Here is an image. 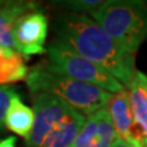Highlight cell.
Masks as SVG:
<instances>
[{"label":"cell","mask_w":147,"mask_h":147,"mask_svg":"<svg viewBox=\"0 0 147 147\" xmlns=\"http://www.w3.org/2000/svg\"><path fill=\"white\" fill-rule=\"evenodd\" d=\"M53 40L106 69L127 89L135 71L134 55L119 46L90 16L61 12L53 19Z\"/></svg>","instance_id":"cell-1"},{"label":"cell","mask_w":147,"mask_h":147,"mask_svg":"<svg viewBox=\"0 0 147 147\" xmlns=\"http://www.w3.org/2000/svg\"><path fill=\"white\" fill-rule=\"evenodd\" d=\"M35 121L25 147H71L86 117L51 95H33Z\"/></svg>","instance_id":"cell-2"},{"label":"cell","mask_w":147,"mask_h":147,"mask_svg":"<svg viewBox=\"0 0 147 147\" xmlns=\"http://www.w3.org/2000/svg\"><path fill=\"white\" fill-rule=\"evenodd\" d=\"M26 84L33 95L46 94L63 100L85 117L105 108L112 94L36 64L28 71Z\"/></svg>","instance_id":"cell-3"},{"label":"cell","mask_w":147,"mask_h":147,"mask_svg":"<svg viewBox=\"0 0 147 147\" xmlns=\"http://www.w3.org/2000/svg\"><path fill=\"white\" fill-rule=\"evenodd\" d=\"M89 14L119 46L132 55L147 39V3L144 1H104Z\"/></svg>","instance_id":"cell-4"},{"label":"cell","mask_w":147,"mask_h":147,"mask_svg":"<svg viewBox=\"0 0 147 147\" xmlns=\"http://www.w3.org/2000/svg\"><path fill=\"white\" fill-rule=\"evenodd\" d=\"M46 51L49 58V63L46 65L56 72L99 87L111 94L119 93L125 88L106 69L75 53L56 40L48 45Z\"/></svg>","instance_id":"cell-5"},{"label":"cell","mask_w":147,"mask_h":147,"mask_svg":"<svg viewBox=\"0 0 147 147\" xmlns=\"http://www.w3.org/2000/svg\"><path fill=\"white\" fill-rule=\"evenodd\" d=\"M48 18L42 7L28 11L16 20L12 30L13 48L25 59L46 53Z\"/></svg>","instance_id":"cell-6"},{"label":"cell","mask_w":147,"mask_h":147,"mask_svg":"<svg viewBox=\"0 0 147 147\" xmlns=\"http://www.w3.org/2000/svg\"><path fill=\"white\" fill-rule=\"evenodd\" d=\"M117 137L110 116L105 107L86 117L71 147H111Z\"/></svg>","instance_id":"cell-7"},{"label":"cell","mask_w":147,"mask_h":147,"mask_svg":"<svg viewBox=\"0 0 147 147\" xmlns=\"http://www.w3.org/2000/svg\"><path fill=\"white\" fill-rule=\"evenodd\" d=\"M130 93L133 127L138 130L137 138L143 141L147 138V75L135 70L130 85L127 87Z\"/></svg>","instance_id":"cell-8"},{"label":"cell","mask_w":147,"mask_h":147,"mask_svg":"<svg viewBox=\"0 0 147 147\" xmlns=\"http://www.w3.org/2000/svg\"><path fill=\"white\" fill-rule=\"evenodd\" d=\"M106 109L110 116L117 136L125 141L133 137V117L129 90L124 88L119 93L112 94L106 105Z\"/></svg>","instance_id":"cell-9"},{"label":"cell","mask_w":147,"mask_h":147,"mask_svg":"<svg viewBox=\"0 0 147 147\" xmlns=\"http://www.w3.org/2000/svg\"><path fill=\"white\" fill-rule=\"evenodd\" d=\"M39 7L42 5L34 1L7 0V3L0 9V44L14 49L12 30L16 20L28 11L35 10Z\"/></svg>","instance_id":"cell-10"},{"label":"cell","mask_w":147,"mask_h":147,"mask_svg":"<svg viewBox=\"0 0 147 147\" xmlns=\"http://www.w3.org/2000/svg\"><path fill=\"white\" fill-rule=\"evenodd\" d=\"M35 113L33 109L22 101L19 94H16L12 97L5 113V127L26 140L33 129Z\"/></svg>","instance_id":"cell-11"},{"label":"cell","mask_w":147,"mask_h":147,"mask_svg":"<svg viewBox=\"0 0 147 147\" xmlns=\"http://www.w3.org/2000/svg\"><path fill=\"white\" fill-rule=\"evenodd\" d=\"M27 74L25 58L14 49L0 44V85L26 80Z\"/></svg>","instance_id":"cell-12"},{"label":"cell","mask_w":147,"mask_h":147,"mask_svg":"<svg viewBox=\"0 0 147 147\" xmlns=\"http://www.w3.org/2000/svg\"><path fill=\"white\" fill-rule=\"evenodd\" d=\"M55 7L62 8L68 10V12L74 13H85V12H93L97 8L104 3L101 0H56L49 1Z\"/></svg>","instance_id":"cell-13"},{"label":"cell","mask_w":147,"mask_h":147,"mask_svg":"<svg viewBox=\"0 0 147 147\" xmlns=\"http://www.w3.org/2000/svg\"><path fill=\"white\" fill-rule=\"evenodd\" d=\"M16 94L18 93L14 87L10 85H0V132H2L5 129V113L8 111L12 97Z\"/></svg>","instance_id":"cell-14"},{"label":"cell","mask_w":147,"mask_h":147,"mask_svg":"<svg viewBox=\"0 0 147 147\" xmlns=\"http://www.w3.org/2000/svg\"><path fill=\"white\" fill-rule=\"evenodd\" d=\"M16 137L9 136L0 140V147H16Z\"/></svg>","instance_id":"cell-15"},{"label":"cell","mask_w":147,"mask_h":147,"mask_svg":"<svg viewBox=\"0 0 147 147\" xmlns=\"http://www.w3.org/2000/svg\"><path fill=\"white\" fill-rule=\"evenodd\" d=\"M111 147H132V145L129 143V141H125V140L120 138V137H117V140L113 142Z\"/></svg>","instance_id":"cell-16"},{"label":"cell","mask_w":147,"mask_h":147,"mask_svg":"<svg viewBox=\"0 0 147 147\" xmlns=\"http://www.w3.org/2000/svg\"><path fill=\"white\" fill-rule=\"evenodd\" d=\"M126 141H129V143L132 145V147H144L143 146V142L141 141V140H138V138L130 137V138L126 140Z\"/></svg>","instance_id":"cell-17"},{"label":"cell","mask_w":147,"mask_h":147,"mask_svg":"<svg viewBox=\"0 0 147 147\" xmlns=\"http://www.w3.org/2000/svg\"><path fill=\"white\" fill-rule=\"evenodd\" d=\"M5 3H7V0H0V9H1Z\"/></svg>","instance_id":"cell-18"},{"label":"cell","mask_w":147,"mask_h":147,"mask_svg":"<svg viewBox=\"0 0 147 147\" xmlns=\"http://www.w3.org/2000/svg\"><path fill=\"white\" fill-rule=\"evenodd\" d=\"M142 142H143V146H144V147H147V138H144Z\"/></svg>","instance_id":"cell-19"}]
</instances>
